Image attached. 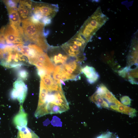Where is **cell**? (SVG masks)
<instances>
[{"instance_id":"6da1fadb","label":"cell","mask_w":138,"mask_h":138,"mask_svg":"<svg viewBox=\"0 0 138 138\" xmlns=\"http://www.w3.org/2000/svg\"><path fill=\"white\" fill-rule=\"evenodd\" d=\"M69 108L63 90L48 89L43 101L38 105L34 116L38 118L47 114L61 113L67 111Z\"/></svg>"},{"instance_id":"7a4b0ae2","label":"cell","mask_w":138,"mask_h":138,"mask_svg":"<svg viewBox=\"0 0 138 138\" xmlns=\"http://www.w3.org/2000/svg\"><path fill=\"white\" fill-rule=\"evenodd\" d=\"M21 26L26 41L33 43L43 50L47 51L49 46L44 34V25L41 22L34 24L29 18L22 20Z\"/></svg>"},{"instance_id":"3957f363","label":"cell","mask_w":138,"mask_h":138,"mask_svg":"<svg viewBox=\"0 0 138 138\" xmlns=\"http://www.w3.org/2000/svg\"><path fill=\"white\" fill-rule=\"evenodd\" d=\"M98 7L84 23L77 32L87 43L96 32L108 20Z\"/></svg>"},{"instance_id":"277c9868","label":"cell","mask_w":138,"mask_h":138,"mask_svg":"<svg viewBox=\"0 0 138 138\" xmlns=\"http://www.w3.org/2000/svg\"><path fill=\"white\" fill-rule=\"evenodd\" d=\"M80 62L73 58L64 64L56 66L54 72L61 83L68 80L79 79L81 71Z\"/></svg>"},{"instance_id":"5b68a950","label":"cell","mask_w":138,"mask_h":138,"mask_svg":"<svg viewBox=\"0 0 138 138\" xmlns=\"http://www.w3.org/2000/svg\"><path fill=\"white\" fill-rule=\"evenodd\" d=\"M87 43L77 33L61 48L70 57L80 62L85 58L83 52Z\"/></svg>"},{"instance_id":"8992f818","label":"cell","mask_w":138,"mask_h":138,"mask_svg":"<svg viewBox=\"0 0 138 138\" xmlns=\"http://www.w3.org/2000/svg\"><path fill=\"white\" fill-rule=\"evenodd\" d=\"M28 61L15 45L7 48L4 52V57L1 61V65L7 68L27 65Z\"/></svg>"},{"instance_id":"52a82bcc","label":"cell","mask_w":138,"mask_h":138,"mask_svg":"<svg viewBox=\"0 0 138 138\" xmlns=\"http://www.w3.org/2000/svg\"><path fill=\"white\" fill-rule=\"evenodd\" d=\"M3 34L6 44L13 45L24 44L25 40L23 29L21 27L18 28L9 23L5 27Z\"/></svg>"},{"instance_id":"ba28073f","label":"cell","mask_w":138,"mask_h":138,"mask_svg":"<svg viewBox=\"0 0 138 138\" xmlns=\"http://www.w3.org/2000/svg\"><path fill=\"white\" fill-rule=\"evenodd\" d=\"M59 9L57 4L32 2V12L33 14L39 16L42 19L46 17L52 19L58 12Z\"/></svg>"},{"instance_id":"9c48e42d","label":"cell","mask_w":138,"mask_h":138,"mask_svg":"<svg viewBox=\"0 0 138 138\" xmlns=\"http://www.w3.org/2000/svg\"><path fill=\"white\" fill-rule=\"evenodd\" d=\"M13 88L11 90L10 96L12 99L17 100L20 105L24 103L26 96L28 88L22 79L18 78L14 83Z\"/></svg>"},{"instance_id":"30bf717a","label":"cell","mask_w":138,"mask_h":138,"mask_svg":"<svg viewBox=\"0 0 138 138\" xmlns=\"http://www.w3.org/2000/svg\"><path fill=\"white\" fill-rule=\"evenodd\" d=\"M47 51L51 60L56 66L64 64L72 58L66 53L61 47H49Z\"/></svg>"},{"instance_id":"8fae6325","label":"cell","mask_w":138,"mask_h":138,"mask_svg":"<svg viewBox=\"0 0 138 138\" xmlns=\"http://www.w3.org/2000/svg\"><path fill=\"white\" fill-rule=\"evenodd\" d=\"M18 12L22 20L29 18L32 12V2L28 1H20L17 8Z\"/></svg>"},{"instance_id":"7c38bea8","label":"cell","mask_w":138,"mask_h":138,"mask_svg":"<svg viewBox=\"0 0 138 138\" xmlns=\"http://www.w3.org/2000/svg\"><path fill=\"white\" fill-rule=\"evenodd\" d=\"M51 74L45 73L40 76L49 90L63 91L61 83L55 80Z\"/></svg>"},{"instance_id":"4fadbf2b","label":"cell","mask_w":138,"mask_h":138,"mask_svg":"<svg viewBox=\"0 0 138 138\" xmlns=\"http://www.w3.org/2000/svg\"><path fill=\"white\" fill-rule=\"evenodd\" d=\"M27 117L28 114L25 112L22 105H20L18 112L13 117V120L14 124L18 130L27 126Z\"/></svg>"},{"instance_id":"5bb4252c","label":"cell","mask_w":138,"mask_h":138,"mask_svg":"<svg viewBox=\"0 0 138 138\" xmlns=\"http://www.w3.org/2000/svg\"><path fill=\"white\" fill-rule=\"evenodd\" d=\"M81 71L87 78L88 82L90 84L95 83L99 77L98 73L92 67L86 66L81 69Z\"/></svg>"},{"instance_id":"9a60e30c","label":"cell","mask_w":138,"mask_h":138,"mask_svg":"<svg viewBox=\"0 0 138 138\" xmlns=\"http://www.w3.org/2000/svg\"><path fill=\"white\" fill-rule=\"evenodd\" d=\"M7 9L9 15L10 23L18 28L20 27L21 20L17 9Z\"/></svg>"},{"instance_id":"2e32d148","label":"cell","mask_w":138,"mask_h":138,"mask_svg":"<svg viewBox=\"0 0 138 138\" xmlns=\"http://www.w3.org/2000/svg\"><path fill=\"white\" fill-rule=\"evenodd\" d=\"M17 138H39L31 129L27 126L18 129Z\"/></svg>"},{"instance_id":"e0dca14e","label":"cell","mask_w":138,"mask_h":138,"mask_svg":"<svg viewBox=\"0 0 138 138\" xmlns=\"http://www.w3.org/2000/svg\"><path fill=\"white\" fill-rule=\"evenodd\" d=\"M18 2V1L7 0L4 1L7 9H17V5Z\"/></svg>"},{"instance_id":"ac0fdd59","label":"cell","mask_w":138,"mask_h":138,"mask_svg":"<svg viewBox=\"0 0 138 138\" xmlns=\"http://www.w3.org/2000/svg\"><path fill=\"white\" fill-rule=\"evenodd\" d=\"M17 74L20 78L25 80L27 79L28 75L27 71L24 69H21L19 70Z\"/></svg>"},{"instance_id":"d6986e66","label":"cell","mask_w":138,"mask_h":138,"mask_svg":"<svg viewBox=\"0 0 138 138\" xmlns=\"http://www.w3.org/2000/svg\"><path fill=\"white\" fill-rule=\"evenodd\" d=\"M97 138H119V137L113 133L108 132L99 136Z\"/></svg>"},{"instance_id":"ffe728a7","label":"cell","mask_w":138,"mask_h":138,"mask_svg":"<svg viewBox=\"0 0 138 138\" xmlns=\"http://www.w3.org/2000/svg\"><path fill=\"white\" fill-rule=\"evenodd\" d=\"M121 102L123 105H129L130 104L131 99L127 96H124L120 99Z\"/></svg>"}]
</instances>
